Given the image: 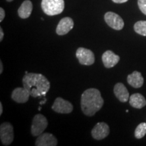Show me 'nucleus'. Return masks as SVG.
<instances>
[{"label": "nucleus", "instance_id": "1", "mask_svg": "<svg viewBox=\"0 0 146 146\" xmlns=\"http://www.w3.org/2000/svg\"><path fill=\"white\" fill-rule=\"evenodd\" d=\"M23 87L28 89L33 98L45 96L50 89V83L41 74L29 72L23 78Z\"/></svg>", "mask_w": 146, "mask_h": 146}, {"label": "nucleus", "instance_id": "2", "mask_svg": "<svg viewBox=\"0 0 146 146\" xmlns=\"http://www.w3.org/2000/svg\"><path fill=\"white\" fill-rule=\"evenodd\" d=\"M104 99L98 89L90 88L83 93L81 99L82 112L87 116H93L103 106Z\"/></svg>", "mask_w": 146, "mask_h": 146}, {"label": "nucleus", "instance_id": "3", "mask_svg": "<svg viewBox=\"0 0 146 146\" xmlns=\"http://www.w3.org/2000/svg\"><path fill=\"white\" fill-rule=\"evenodd\" d=\"M41 8L48 16H55L61 14L64 9V0H42Z\"/></svg>", "mask_w": 146, "mask_h": 146}, {"label": "nucleus", "instance_id": "4", "mask_svg": "<svg viewBox=\"0 0 146 146\" xmlns=\"http://www.w3.org/2000/svg\"><path fill=\"white\" fill-rule=\"evenodd\" d=\"M48 125L46 117L41 114H37L34 116L32 121L31 132L33 136L38 137L43 133Z\"/></svg>", "mask_w": 146, "mask_h": 146}, {"label": "nucleus", "instance_id": "5", "mask_svg": "<svg viewBox=\"0 0 146 146\" xmlns=\"http://www.w3.org/2000/svg\"><path fill=\"white\" fill-rule=\"evenodd\" d=\"M14 128L10 123L5 122L0 126V139L3 145H10L14 141Z\"/></svg>", "mask_w": 146, "mask_h": 146}, {"label": "nucleus", "instance_id": "6", "mask_svg": "<svg viewBox=\"0 0 146 146\" xmlns=\"http://www.w3.org/2000/svg\"><path fill=\"white\" fill-rule=\"evenodd\" d=\"M76 56L82 65L91 66L95 62V56L94 52L88 49L79 47L76 52Z\"/></svg>", "mask_w": 146, "mask_h": 146}, {"label": "nucleus", "instance_id": "7", "mask_svg": "<svg viewBox=\"0 0 146 146\" xmlns=\"http://www.w3.org/2000/svg\"><path fill=\"white\" fill-rule=\"evenodd\" d=\"M104 20L107 25L114 30H122L125 26L123 18L114 12H106L104 15Z\"/></svg>", "mask_w": 146, "mask_h": 146}, {"label": "nucleus", "instance_id": "8", "mask_svg": "<svg viewBox=\"0 0 146 146\" xmlns=\"http://www.w3.org/2000/svg\"><path fill=\"white\" fill-rule=\"evenodd\" d=\"M52 108L54 112L60 114H69L73 110V106L70 102L62 98H57L55 100Z\"/></svg>", "mask_w": 146, "mask_h": 146}, {"label": "nucleus", "instance_id": "9", "mask_svg": "<svg viewBox=\"0 0 146 146\" xmlns=\"http://www.w3.org/2000/svg\"><path fill=\"white\" fill-rule=\"evenodd\" d=\"M110 133V127L108 124L104 122L97 123L91 130V135L96 140L105 139Z\"/></svg>", "mask_w": 146, "mask_h": 146}, {"label": "nucleus", "instance_id": "10", "mask_svg": "<svg viewBox=\"0 0 146 146\" xmlns=\"http://www.w3.org/2000/svg\"><path fill=\"white\" fill-rule=\"evenodd\" d=\"M57 145V139L50 133H43L38 136L35 141L36 146H56Z\"/></svg>", "mask_w": 146, "mask_h": 146}, {"label": "nucleus", "instance_id": "11", "mask_svg": "<svg viewBox=\"0 0 146 146\" xmlns=\"http://www.w3.org/2000/svg\"><path fill=\"white\" fill-rule=\"evenodd\" d=\"M30 92L25 87H17L12 93V99L18 104H25L28 102Z\"/></svg>", "mask_w": 146, "mask_h": 146}, {"label": "nucleus", "instance_id": "12", "mask_svg": "<svg viewBox=\"0 0 146 146\" xmlns=\"http://www.w3.org/2000/svg\"><path fill=\"white\" fill-rule=\"evenodd\" d=\"M74 27V21L70 17H65L60 20L56 28L58 35H64L70 31Z\"/></svg>", "mask_w": 146, "mask_h": 146}, {"label": "nucleus", "instance_id": "13", "mask_svg": "<svg viewBox=\"0 0 146 146\" xmlns=\"http://www.w3.org/2000/svg\"><path fill=\"white\" fill-rule=\"evenodd\" d=\"M102 60L106 68H110L117 64L120 60V56L115 54L111 50H108L102 55Z\"/></svg>", "mask_w": 146, "mask_h": 146}, {"label": "nucleus", "instance_id": "14", "mask_svg": "<svg viewBox=\"0 0 146 146\" xmlns=\"http://www.w3.org/2000/svg\"><path fill=\"white\" fill-rule=\"evenodd\" d=\"M114 93L116 98L121 102H127L130 98L127 87L121 83H118L114 85Z\"/></svg>", "mask_w": 146, "mask_h": 146}, {"label": "nucleus", "instance_id": "15", "mask_svg": "<svg viewBox=\"0 0 146 146\" xmlns=\"http://www.w3.org/2000/svg\"><path fill=\"white\" fill-rule=\"evenodd\" d=\"M127 82L131 87L134 88H140L143 85L144 78L141 72L134 71L128 75Z\"/></svg>", "mask_w": 146, "mask_h": 146}, {"label": "nucleus", "instance_id": "16", "mask_svg": "<svg viewBox=\"0 0 146 146\" xmlns=\"http://www.w3.org/2000/svg\"><path fill=\"white\" fill-rule=\"evenodd\" d=\"M33 11V3L30 0H25L18 10V14L23 19L28 18Z\"/></svg>", "mask_w": 146, "mask_h": 146}, {"label": "nucleus", "instance_id": "17", "mask_svg": "<svg viewBox=\"0 0 146 146\" xmlns=\"http://www.w3.org/2000/svg\"><path fill=\"white\" fill-rule=\"evenodd\" d=\"M129 104L137 109H141L146 105L145 98L140 94H134L129 98Z\"/></svg>", "mask_w": 146, "mask_h": 146}, {"label": "nucleus", "instance_id": "18", "mask_svg": "<svg viewBox=\"0 0 146 146\" xmlns=\"http://www.w3.org/2000/svg\"><path fill=\"white\" fill-rule=\"evenodd\" d=\"M134 30L137 33L142 36H146V21H139L134 25Z\"/></svg>", "mask_w": 146, "mask_h": 146}, {"label": "nucleus", "instance_id": "19", "mask_svg": "<svg viewBox=\"0 0 146 146\" xmlns=\"http://www.w3.org/2000/svg\"><path fill=\"white\" fill-rule=\"evenodd\" d=\"M146 134V123H141L136 127L135 131V138L139 139L143 138Z\"/></svg>", "mask_w": 146, "mask_h": 146}, {"label": "nucleus", "instance_id": "20", "mask_svg": "<svg viewBox=\"0 0 146 146\" xmlns=\"http://www.w3.org/2000/svg\"><path fill=\"white\" fill-rule=\"evenodd\" d=\"M137 4L141 12L146 15V0H138Z\"/></svg>", "mask_w": 146, "mask_h": 146}, {"label": "nucleus", "instance_id": "21", "mask_svg": "<svg viewBox=\"0 0 146 146\" xmlns=\"http://www.w3.org/2000/svg\"><path fill=\"white\" fill-rule=\"evenodd\" d=\"M5 16V10L2 8H0V22H2Z\"/></svg>", "mask_w": 146, "mask_h": 146}, {"label": "nucleus", "instance_id": "22", "mask_svg": "<svg viewBox=\"0 0 146 146\" xmlns=\"http://www.w3.org/2000/svg\"><path fill=\"white\" fill-rule=\"evenodd\" d=\"M128 1H129V0H112L113 2L116 3H123L127 2Z\"/></svg>", "mask_w": 146, "mask_h": 146}, {"label": "nucleus", "instance_id": "23", "mask_svg": "<svg viewBox=\"0 0 146 146\" xmlns=\"http://www.w3.org/2000/svg\"><path fill=\"white\" fill-rule=\"evenodd\" d=\"M3 35H4V34H3V29L1 27H0V41H1L3 39Z\"/></svg>", "mask_w": 146, "mask_h": 146}, {"label": "nucleus", "instance_id": "24", "mask_svg": "<svg viewBox=\"0 0 146 146\" xmlns=\"http://www.w3.org/2000/svg\"><path fill=\"white\" fill-rule=\"evenodd\" d=\"M3 63L1 60V61H0V74H1V73L3 72Z\"/></svg>", "mask_w": 146, "mask_h": 146}, {"label": "nucleus", "instance_id": "25", "mask_svg": "<svg viewBox=\"0 0 146 146\" xmlns=\"http://www.w3.org/2000/svg\"><path fill=\"white\" fill-rule=\"evenodd\" d=\"M3 113V105L1 102H0V115L2 114Z\"/></svg>", "mask_w": 146, "mask_h": 146}, {"label": "nucleus", "instance_id": "26", "mask_svg": "<svg viewBox=\"0 0 146 146\" xmlns=\"http://www.w3.org/2000/svg\"><path fill=\"white\" fill-rule=\"evenodd\" d=\"M7 1H8V2H11V1H13V0H6Z\"/></svg>", "mask_w": 146, "mask_h": 146}]
</instances>
